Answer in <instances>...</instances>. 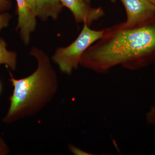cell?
<instances>
[{
    "label": "cell",
    "mask_w": 155,
    "mask_h": 155,
    "mask_svg": "<svg viewBox=\"0 0 155 155\" xmlns=\"http://www.w3.org/2000/svg\"><path fill=\"white\" fill-rule=\"evenodd\" d=\"M155 63V15L145 22H125L104 29L103 36L84 53L80 65L100 73L116 66L137 70Z\"/></svg>",
    "instance_id": "cell-1"
},
{
    "label": "cell",
    "mask_w": 155,
    "mask_h": 155,
    "mask_svg": "<svg viewBox=\"0 0 155 155\" xmlns=\"http://www.w3.org/2000/svg\"><path fill=\"white\" fill-rule=\"evenodd\" d=\"M29 54L37 62V67L32 74L16 79L9 71L14 90L9 98L8 110L2 120L6 124L35 116L52 101L58 92L59 81L49 57L36 47L31 49Z\"/></svg>",
    "instance_id": "cell-2"
},
{
    "label": "cell",
    "mask_w": 155,
    "mask_h": 155,
    "mask_svg": "<svg viewBox=\"0 0 155 155\" xmlns=\"http://www.w3.org/2000/svg\"><path fill=\"white\" fill-rule=\"evenodd\" d=\"M104 31V29L93 30L88 25L84 24L80 33L73 42L68 46L56 50L52 57L53 62L58 65L61 72L71 75L80 65L84 53L103 36Z\"/></svg>",
    "instance_id": "cell-3"
},
{
    "label": "cell",
    "mask_w": 155,
    "mask_h": 155,
    "mask_svg": "<svg viewBox=\"0 0 155 155\" xmlns=\"http://www.w3.org/2000/svg\"><path fill=\"white\" fill-rule=\"evenodd\" d=\"M64 7L69 9L75 22L89 26L104 17L105 12L101 8H93L84 0H60Z\"/></svg>",
    "instance_id": "cell-4"
},
{
    "label": "cell",
    "mask_w": 155,
    "mask_h": 155,
    "mask_svg": "<svg viewBox=\"0 0 155 155\" xmlns=\"http://www.w3.org/2000/svg\"><path fill=\"white\" fill-rule=\"evenodd\" d=\"M126 11L125 22L132 25L145 22L155 15V6L148 0H120Z\"/></svg>",
    "instance_id": "cell-5"
},
{
    "label": "cell",
    "mask_w": 155,
    "mask_h": 155,
    "mask_svg": "<svg viewBox=\"0 0 155 155\" xmlns=\"http://www.w3.org/2000/svg\"><path fill=\"white\" fill-rule=\"evenodd\" d=\"M17 4L18 23L17 30L19 31L23 43L28 45L31 35L36 28V16L34 11L25 0H16Z\"/></svg>",
    "instance_id": "cell-6"
},
{
    "label": "cell",
    "mask_w": 155,
    "mask_h": 155,
    "mask_svg": "<svg viewBox=\"0 0 155 155\" xmlns=\"http://www.w3.org/2000/svg\"><path fill=\"white\" fill-rule=\"evenodd\" d=\"M64 6L60 0H36L35 12L37 17L42 21L48 18L56 20L63 10Z\"/></svg>",
    "instance_id": "cell-7"
},
{
    "label": "cell",
    "mask_w": 155,
    "mask_h": 155,
    "mask_svg": "<svg viewBox=\"0 0 155 155\" xmlns=\"http://www.w3.org/2000/svg\"><path fill=\"white\" fill-rule=\"evenodd\" d=\"M5 40L0 39V65L4 64L12 71L17 69V54L15 52L7 49Z\"/></svg>",
    "instance_id": "cell-8"
},
{
    "label": "cell",
    "mask_w": 155,
    "mask_h": 155,
    "mask_svg": "<svg viewBox=\"0 0 155 155\" xmlns=\"http://www.w3.org/2000/svg\"><path fill=\"white\" fill-rule=\"evenodd\" d=\"M11 18V14L7 12L0 14V31L3 28L8 26Z\"/></svg>",
    "instance_id": "cell-9"
},
{
    "label": "cell",
    "mask_w": 155,
    "mask_h": 155,
    "mask_svg": "<svg viewBox=\"0 0 155 155\" xmlns=\"http://www.w3.org/2000/svg\"><path fill=\"white\" fill-rule=\"evenodd\" d=\"M11 6L12 4L9 0H0V14L8 11Z\"/></svg>",
    "instance_id": "cell-10"
},
{
    "label": "cell",
    "mask_w": 155,
    "mask_h": 155,
    "mask_svg": "<svg viewBox=\"0 0 155 155\" xmlns=\"http://www.w3.org/2000/svg\"><path fill=\"white\" fill-rule=\"evenodd\" d=\"M10 152V149L2 137H0V155H6Z\"/></svg>",
    "instance_id": "cell-11"
},
{
    "label": "cell",
    "mask_w": 155,
    "mask_h": 155,
    "mask_svg": "<svg viewBox=\"0 0 155 155\" xmlns=\"http://www.w3.org/2000/svg\"><path fill=\"white\" fill-rule=\"evenodd\" d=\"M147 119L149 123L155 125V106H153L147 114Z\"/></svg>",
    "instance_id": "cell-12"
},
{
    "label": "cell",
    "mask_w": 155,
    "mask_h": 155,
    "mask_svg": "<svg viewBox=\"0 0 155 155\" xmlns=\"http://www.w3.org/2000/svg\"><path fill=\"white\" fill-rule=\"evenodd\" d=\"M69 148L70 150L75 155H90L88 153L81 150L72 145H69Z\"/></svg>",
    "instance_id": "cell-13"
},
{
    "label": "cell",
    "mask_w": 155,
    "mask_h": 155,
    "mask_svg": "<svg viewBox=\"0 0 155 155\" xmlns=\"http://www.w3.org/2000/svg\"><path fill=\"white\" fill-rule=\"evenodd\" d=\"M26 3L30 6L31 9L34 11L35 9V2L36 0H25Z\"/></svg>",
    "instance_id": "cell-14"
},
{
    "label": "cell",
    "mask_w": 155,
    "mask_h": 155,
    "mask_svg": "<svg viewBox=\"0 0 155 155\" xmlns=\"http://www.w3.org/2000/svg\"><path fill=\"white\" fill-rule=\"evenodd\" d=\"M84 1H85L87 4H89V3H90L91 0H84ZM110 1L111 2H112L114 3L116 2V0H110Z\"/></svg>",
    "instance_id": "cell-15"
},
{
    "label": "cell",
    "mask_w": 155,
    "mask_h": 155,
    "mask_svg": "<svg viewBox=\"0 0 155 155\" xmlns=\"http://www.w3.org/2000/svg\"><path fill=\"white\" fill-rule=\"evenodd\" d=\"M153 5L155 6V0H148Z\"/></svg>",
    "instance_id": "cell-16"
},
{
    "label": "cell",
    "mask_w": 155,
    "mask_h": 155,
    "mask_svg": "<svg viewBox=\"0 0 155 155\" xmlns=\"http://www.w3.org/2000/svg\"><path fill=\"white\" fill-rule=\"evenodd\" d=\"M1 91H2V84L0 82V93H1Z\"/></svg>",
    "instance_id": "cell-17"
}]
</instances>
